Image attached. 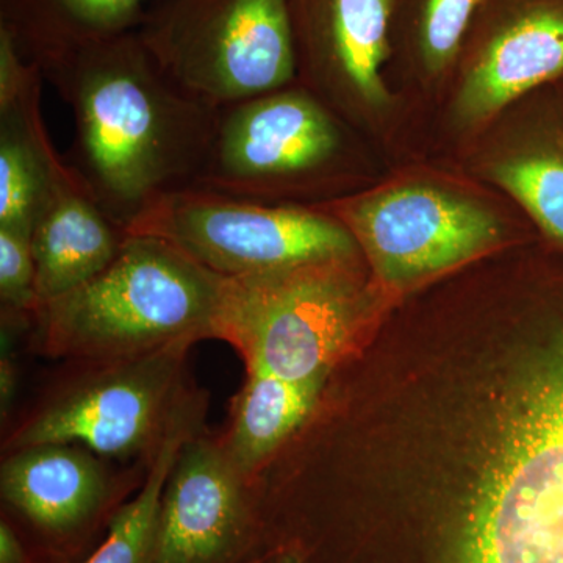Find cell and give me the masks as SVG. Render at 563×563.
Segmentation results:
<instances>
[{"label": "cell", "instance_id": "cell-7", "mask_svg": "<svg viewBox=\"0 0 563 563\" xmlns=\"http://www.w3.org/2000/svg\"><path fill=\"white\" fill-rule=\"evenodd\" d=\"M344 132L331 107L291 84L222 107L198 190L243 201L291 206V196L331 176Z\"/></svg>", "mask_w": 563, "mask_h": 563}, {"label": "cell", "instance_id": "cell-9", "mask_svg": "<svg viewBox=\"0 0 563 563\" xmlns=\"http://www.w3.org/2000/svg\"><path fill=\"white\" fill-rule=\"evenodd\" d=\"M324 211L350 229L379 279L391 287L446 272L501 236L498 220L484 207L413 185L340 199Z\"/></svg>", "mask_w": 563, "mask_h": 563}, {"label": "cell", "instance_id": "cell-5", "mask_svg": "<svg viewBox=\"0 0 563 563\" xmlns=\"http://www.w3.org/2000/svg\"><path fill=\"white\" fill-rule=\"evenodd\" d=\"M352 258L224 279L218 339L247 369L282 379H328L363 313Z\"/></svg>", "mask_w": 563, "mask_h": 563}, {"label": "cell", "instance_id": "cell-10", "mask_svg": "<svg viewBox=\"0 0 563 563\" xmlns=\"http://www.w3.org/2000/svg\"><path fill=\"white\" fill-rule=\"evenodd\" d=\"M262 540L246 477L221 442L192 433L163 490L154 563H246Z\"/></svg>", "mask_w": 563, "mask_h": 563}, {"label": "cell", "instance_id": "cell-18", "mask_svg": "<svg viewBox=\"0 0 563 563\" xmlns=\"http://www.w3.org/2000/svg\"><path fill=\"white\" fill-rule=\"evenodd\" d=\"M196 426L174 432L152 457L150 474L139 495L109 520L103 542L81 563H154L163 490L181 444Z\"/></svg>", "mask_w": 563, "mask_h": 563}, {"label": "cell", "instance_id": "cell-11", "mask_svg": "<svg viewBox=\"0 0 563 563\" xmlns=\"http://www.w3.org/2000/svg\"><path fill=\"white\" fill-rule=\"evenodd\" d=\"M43 80L38 66L0 31V229L27 235L74 174L44 124Z\"/></svg>", "mask_w": 563, "mask_h": 563}, {"label": "cell", "instance_id": "cell-1", "mask_svg": "<svg viewBox=\"0 0 563 563\" xmlns=\"http://www.w3.org/2000/svg\"><path fill=\"white\" fill-rule=\"evenodd\" d=\"M36 66L73 111L66 162L125 232L163 196L195 187L220 109L180 88L136 29Z\"/></svg>", "mask_w": 563, "mask_h": 563}, {"label": "cell", "instance_id": "cell-20", "mask_svg": "<svg viewBox=\"0 0 563 563\" xmlns=\"http://www.w3.org/2000/svg\"><path fill=\"white\" fill-rule=\"evenodd\" d=\"M487 0H417L413 35L422 66L442 73L457 57Z\"/></svg>", "mask_w": 563, "mask_h": 563}, {"label": "cell", "instance_id": "cell-23", "mask_svg": "<svg viewBox=\"0 0 563 563\" xmlns=\"http://www.w3.org/2000/svg\"><path fill=\"white\" fill-rule=\"evenodd\" d=\"M246 563H303V558L295 544H273Z\"/></svg>", "mask_w": 563, "mask_h": 563}, {"label": "cell", "instance_id": "cell-14", "mask_svg": "<svg viewBox=\"0 0 563 563\" xmlns=\"http://www.w3.org/2000/svg\"><path fill=\"white\" fill-rule=\"evenodd\" d=\"M0 488L9 506L54 540H70L90 528L109 496L95 454L68 443L14 450L2 463Z\"/></svg>", "mask_w": 563, "mask_h": 563}, {"label": "cell", "instance_id": "cell-2", "mask_svg": "<svg viewBox=\"0 0 563 563\" xmlns=\"http://www.w3.org/2000/svg\"><path fill=\"white\" fill-rule=\"evenodd\" d=\"M451 563H563V331L504 399Z\"/></svg>", "mask_w": 563, "mask_h": 563}, {"label": "cell", "instance_id": "cell-6", "mask_svg": "<svg viewBox=\"0 0 563 563\" xmlns=\"http://www.w3.org/2000/svg\"><path fill=\"white\" fill-rule=\"evenodd\" d=\"M224 277L354 258L358 244L329 211L268 206L188 188L163 196L128 228Z\"/></svg>", "mask_w": 563, "mask_h": 563}, {"label": "cell", "instance_id": "cell-4", "mask_svg": "<svg viewBox=\"0 0 563 563\" xmlns=\"http://www.w3.org/2000/svg\"><path fill=\"white\" fill-rule=\"evenodd\" d=\"M136 32L180 88L217 109L296 81L290 0H155Z\"/></svg>", "mask_w": 563, "mask_h": 563}, {"label": "cell", "instance_id": "cell-17", "mask_svg": "<svg viewBox=\"0 0 563 563\" xmlns=\"http://www.w3.org/2000/svg\"><path fill=\"white\" fill-rule=\"evenodd\" d=\"M325 380H288L247 369L231 429L221 442L246 479L307 421L320 401Z\"/></svg>", "mask_w": 563, "mask_h": 563}, {"label": "cell", "instance_id": "cell-22", "mask_svg": "<svg viewBox=\"0 0 563 563\" xmlns=\"http://www.w3.org/2000/svg\"><path fill=\"white\" fill-rule=\"evenodd\" d=\"M0 563H32L20 536L5 520L0 523Z\"/></svg>", "mask_w": 563, "mask_h": 563}, {"label": "cell", "instance_id": "cell-8", "mask_svg": "<svg viewBox=\"0 0 563 563\" xmlns=\"http://www.w3.org/2000/svg\"><path fill=\"white\" fill-rule=\"evenodd\" d=\"M190 346L95 363L14 433L10 450L68 443L111 457L157 453L174 432L196 426L198 410L184 390Z\"/></svg>", "mask_w": 563, "mask_h": 563}, {"label": "cell", "instance_id": "cell-13", "mask_svg": "<svg viewBox=\"0 0 563 563\" xmlns=\"http://www.w3.org/2000/svg\"><path fill=\"white\" fill-rule=\"evenodd\" d=\"M296 74L306 68L355 101L385 99L380 68L390 49L396 0H290Z\"/></svg>", "mask_w": 563, "mask_h": 563}, {"label": "cell", "instance_id": "cell-19", "mask_svg": "<svg viewBox=\"0 0 563 563\" xmlns=\"http://www.w3.org/2000/svg\"><path fill=\"white\" fill-rule=\"evenodd\" d=\"M492 177L551 239L563 244V150L543 147L498 163Z\"/></svg>", "mask_w": 563, "mask_h": 563}, {"label": "cell", "instance_id": "cell-16", "mask_svg": "<svg viewBox=\"0 0 563 563\" xmlns=\"http://www.w3.org/2000/svg\"><path fill=\"white\" fill-rule=\"evenodd\" d=\"M146 0H0V31L25 60L52 55L120 33L135 31Z\"/></svg>", "mask_w": 563, "mask_h": 563}, {"label": "cell", "instance_id": "cell-21", "mask_svg": "<svg viewBox=\"0 0 563 563\" xmlns=\"http://www.w3.org/2000/svg\"><path fill=\"white\" fill-rule=\"evenodd\" d=\"M32 235L0 229V299L10 314L32 317L36 309Z\"/></svg>", "mask_w": 563, "mask_h": 563}, {"label": "cell", "instance_id": "cell-12", "mask_svg": "<svg viewBox=\"0 0 563 563\" xmlns=\"http://www.w3.org/2000/svg\"><path fill=\"white\" fill-rule=\"evenodd\" d=\"M563 73V0H510L493 18L466 70L457 113L481 122Z\"/></svg>", "mask_w": 563, "mask_h": 563}, {"label": "cell", "instance_id": "cell-3", "mask_svg": "<svg viewBox=\"0 0 563 563\" xmlns=\"http://www.w3.org/2000/svg\"><path fill=\"white\" fill-rule=\"evenodd\" d=\"M224 277L152 236L129 235L114 261L32 314L40 350L101 363L218 339Z\"/></svg>", "mask_w": 563, "mask_h": 563}, {"label": "cell", "instance_id": "cell-15", "mask_svg": "<svg viewBox=\"0 0 563 563\" xmlns=\"http://www.w3.org/2000/svg\"><path fill=\"white\" fill-rule=\"evenodd\" d=\"M128 236L74 173L33 231L36 309L102 273Z\"/></svg>", "mask_w": 563, "mask_h": 563}]
</instances>
